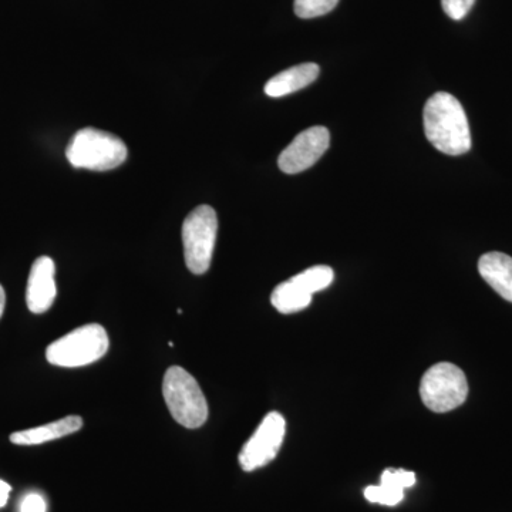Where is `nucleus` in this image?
Segmentation results:
<instances>
[{
  "mask_svg": "<svg viewBox=\"0 0 512 512\" xmlns=\"http://www.w3.org/2000/svg\"><path fill=\"white\" fill-rule=\"evenodd\" d=\"M416 484V474L402 468H387L380 478V485H369L365 488L367 501L373 504L389 505L394 507L402 503L404 490Z\"/></svg>",
  "mask_w": 512,
  "mask_h": 512,
  "instance_id": "nucleus-10",
  "label": "nucleus"
},
{
  "mask_svg": "<svg viewBox=\"0 0 512 512\" xmlns=\"http://www.w3.org/2000/svg\"><path fill=\"white\" fill-rule=\"evenodd\" d=\"M420 396L424 406L431 412L447 413L456 410L467 400V377L453 363H437L424 373Z\"/></svg>",
  "mask_w": 512,
  "mask_h": 512,
  "instance_id": "nucleus-6",
  "label": "nucleus"
},
{
  "mask_svg": "<svg viewBox=\"0 0 512 512\" xmlns=\"http://www.w3.org/2000/svg\"><path fill=\"white\" fill-rule=\"evenodd\" d=\"M5 305H6V293H5V289H3V286L0 285V318H2L3 311H5Z\"/></svg>",
  "mask_w": 512,
  "mask_h": 512,
  "instance_id": "nucleus-20",
  "label": "nucleus"
},
{
  "mask_svg": "<svg viewBox=\"0 0 512 512\" xmlns=\"http://www.w3.org/2000/svg\"><path fill=\"white\" fill-rule=\"evenodd\" d=\"M424 133L427 140L447 156H463L471 148L467 114L450 93H436L424 107Z\"/></svg>",
  "mask_w": 512,
  "mask_h": 512,
  "instance_id": "nucleus-1",
  "label": "nucleus"
},
{
  "mask_svg": "<svg viewBox=\"0 0 512 512\" xmlns=\"http://www.w3.org/2000/svg\"><path fill=\"white\" fill-rule=\"evenodd\" d=\"M478 271L501 298L512 303V258L501 252H488L478 261Z\"/></svg>",
  "mask_w": 512,
  "mask_h": 512,
  "instance_id": "nucleus-11",
  "label": "nucleus"
},
{
  "mask_svg": "<svg viewBox=\"0 0 512 512\" xmlns=\"http://www.w3.org/2000/svg\"><path fill=\"white\" fill-rule=\"evenodd\" d=\"M45 498L40 494H28L20 504V512H46Z\"/></svg>",
  "mask_w": 512,
  "mask_h": 512,
  "instance_id": "nucleus-18",
  "label": "nucleus"
},
{
  "mask_svg": "<svg viewBox=\"0 0 512 512\" xmlns=\"http://www.w3.org/2000/svg\"><path fill=\"white\" fill-rule=\"evenodd\" d=\"M330 133L328 128L315 126L302 131L282 151L278 165L285 174H298L313 167L328 151Z\"/></svg>",
  "mask_w": 512,
  "mask_h": 512,
  "instance_id": "nucleus-8",
  "label": "nucleus"
},
{
  "mask_svg": "<svg viewBox=\"0 0 512 512\" xmlns=\"http://www.w3.org/2000/svg\"><path fill=\"white\" fill-rule=\"evenodd\" d=\"M163 396L171 416L187 429H200L208 419V403L200 384L187 370L173 366L165 372Z\"/></svg>",
  "mask_w": 512,
  "mask_h": 512,
  "instance_id": "nucleus-3",
  "label": "nucleus"
},
{
  "mask_svg": "<svg viewBox=\"0 0 512 512\" xmlns=\"http://www.w3.org/2000/svg\"><path fill=\"white\" fill-rule=\"evenodd\" d=\"M319 73V66L315 63H303L291 67L285 72L276 74L265 84L266 96L275 97L276 99V97H284L299 92V90L305 89L309 84L315 82Z\"/></svg>",
  "mask_w": 512,
  "mask_h": 512,
  "instance_id": "nucleus-13",
  "label": "nucleus"
},
{
  "mask_svg": "<svg viewBox=\"0 0 512 512\" xmlns=\"http://www.w3.org/2000/svg\"><path fill=\"white\" fill-rule=\"evenodd\" d=\"M311 302V293L295 284L292 279L276 286L271 295L272 305H274L276 311L284 313V315L301 312L308 308Z\"/></svg>",
  "mask_w": 512,
  "mask_h": 512,
  "instance_id": "nucleus-14",
  "label": "nucleus"
},
{
  "mask_svg": "<svg viewBox=\"0 0 512 512\" xmlns=\"http://www.w3.org/2000/svg\"><path fill=\"white\" fill-rule=\"evenodd\" d=\"M217 212L210 205H200L188 214L183 224L185 264L192 274L208 272L217 244Z\"/></svg>",
  "mask_w": 512,
  "mask_h": 512,
  "instance_id": "nucleus-5",
  "label": "nucleus"
},
{
  "mask_svg": "<svg viewBox=\"0 0 512 512\" xmlns=\"http://www.w3.org/2000/svg\"><path fill=\"white\" fill-rule=\"evenodd\" d=\"M291 279L295 284H298L313 296V293L323 291V289L332 285L333 279H335V272H333L330 266L318 265L306 269V271L293 276Z\"/></svg>",
  "mask_w": 512,
  "mask_h": 512,
  "instance_id": "nucleus-15",
  "label": "nucleus"
},
{
  "mask_svg": "<svg viewBox=\"0 0 512 512\" xmlns=\"http://www.w3.org/2000/svg\"><path fill=\"white\" fill-rule=\"evenodd\" d=\"M474 3H476V0H441L444 12H446L448 18L453 20L466 18Z\"/></svg>",
  "mask_w": 512,
  "mask_h": 512,
  "instance_id": "nucleus-17",
  "label": "nucleus"
},
{
  "mask_svg": "<svg viewBox=\"0 0 512 512\" xmlns=\"http://www.w3.org/2000/svg\"><path fill=\"white\" fill-rule=\"evenodd\" d=\"M56 266L49 256H40L30 269L26 303L30 312L40 315L52 308L57 295Z\"/></svg>",
  "mask_w": 512,
  "mask_h": 512,
  "instance_id": "nucleus-9",
  "label": "nucleus"
},
{
  "mask_svg": "<svg viewBox=\"0 0 512 512\" xmlns=\"http://www.w3.org/2000/svg\"><path fill=\"white\" fill-rule=\"evenodd\" d=\"M66 157L74 168L109 171L127 160V147L114 134L96 128H83L74 134L67 146Z\"/></svg>",
  "mask_w": 512,
  "mask_h": 512,
  "instance_id": "nucleus-2",
  "label": "nucleus"
},
{
  "mask_svg": "<svg viewBox=\"0 0 512 512\" xmlns=\"http://www.w3.org/2000/svg\"><path fill=\"white\" fill-rule=\"evenodd\" d=\"M12 487L6 481L0 480V508L5 507L9 500V494Z\"/></svg>",
  "mask_w": 512,
  "mask_h": 512,
  "instance_id": "nucleus-19",
  "label": "nucleus"
},
{
  "mask_svg": "<svg viewBox=\"0 0 512 512\" xmlns=\"http://www.w3.org/2000/svg\"><path fill=\"white\" fill-rule=\"evenodd\" d=\"M339 0H295V15L301 19L319 18L328 15L338 6Z\"/></svg>",
  "mask_w": 512,
  "mask_h": 512,
  "instance_id": "nucleus-16",
  "label": "nucleus"
},
{
  "mask_svg": "<svg viewBox=\"0 0 512 512\" xmlns=\"http://www.w3.org/2000/svg\"><path fill=\"white\" fill-rule=\"evenodd\" d=\"M83 427V419L80 416H67L64 419L52 421L45 426L35 427V429L16 431L10 436V441L16 446H37V444L47 443L70 436Z\"/></svg>",
  "mask_w": 512,
  "mask_h": 512,
  "instance_id": "nucleus-12",
  "label": "nucleus"
},
{
  "mask_svg": "<svg viewBox=\"0 0 512 512\" xmlns=\"http://www.w3.org/2000/svg\"><path fill=\"white\" fill-rule=\"evenodd\" d=\"M109 335L97 323L82 326L55 340L46 350L50 365L59 367H82L106 356L109 350Z\"/></svg>",
  "mask_w": 512,
  "mask_h": 512,
  "instance_id": "nucleus-4",
  "label": "nucleus"
},
{
  "mask_svg": "<svg viewBox=\"0 0 512 512\" xmlns=\"http://www.w3.org/2000/svg\"><path fill=\"white\" fill-rule=\"evenodd\" d=\"M285 433L284 416L278 412L266 414L265 419L239 453L238 460L242 470L251 473L272 463L281 450Z\"/></svg>",
  "mask_w": 512,
  "mask_h": 512,
  "instance_id": "nucleus-7",
  "label": "nucleus"
}]
</instances>
